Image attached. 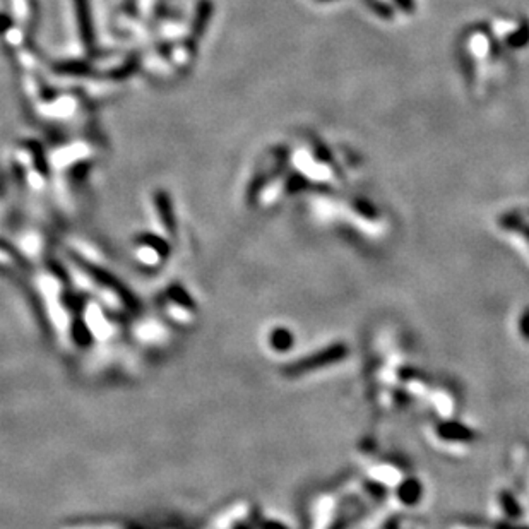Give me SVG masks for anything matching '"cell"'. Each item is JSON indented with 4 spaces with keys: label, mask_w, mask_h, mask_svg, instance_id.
Listing matches in <instances>:
<instances>
[{
    "label": "cell",
    "mask_w": 529,
    "mask_h": 529,
    "mask_svg": "<svg viewBox=\"0 0 529 529\" xmlns=\"http://www.w3.org/2000/svg\"><path fill=\"white\" fill-rule=\"evenodd\" d=\"M348 357V346L343 343H334V345H329L322 350L315 351V353L308 355V357L300 358V360H295L293 364L286 365V368L283 370L286 377H301L307 375V373H313L317 370L327 368V366L339 364Z\"/></svg>",
    "instance_id": "1"
},
{
    "label": "cell",
    "mask_w": 529,
    "mask_h": 529,
    "mask_svg": "<svg viewBox=\"0 0 529 529\" xmlns=\"http://www.w3.org/2000/svg\"><path fill=\"white\" fill-rule=\"evenodd\" d=\"M437 437L449 444H468L475 440V433L466 425L456 422H445L437 426Z\"/></svg>",
    "instance_id": "2"
},
{
    "label": "cell",
    "mask_w": 529,
    "mask_h": 529,
    "mask_svg": "<svg viewBox=\"0 0 529 529\" xmlns=\"http://www.w3.org/2000/svg\"><path fill=\"white\" fill-rule=\"evenodd\" d=\"M75 2V13H77L79 29L84 43H89L91 38V16H89V2L88 0H74Z\"/></svg>",
    "instance_id": "3"
},
{
    "label": "cell",
    "mask_w": 529,
    "mask_h": 529,
    "mask_svg": "<svg viewBox=\"0 0 529 529\" xmlns=\"http://www.w3.org/2000/svg\"><path fill=\"white\" fill-rule=\"evenodd\" d=\"M370 475L377 483H382V485H398L401 482V471L391 464H379L370 471Z\"/></svg>",
    "instance_id": "4"
},
{
    "label": "cell",
    "mask_w": 529,
    "mask_h": 529,
    "mask_svg": "<svg viewBox=\"0 0 529 529\" xmlns=\"http://www.w3.org/2000/svg\"><path fill=\"white\" fill-rule=\"evenodd\" d=\"M422 490V485L417 479H406V482H403L401 485H399L398 497L404 505H413L420 500Z\"/></svg>",
    "instance_id": "5"
},
{
    "label": "cell",
    "mask_w": 529,
    "mask_h": 529,
    "mask_svg": "<svg viewBox=\"0 0 529 529\" xmlns=\"http://www.w3.org/2000/svg\"><path fill=\"white\" fill-rule=\"evenodd\" d=\"M269 345L274 351H288L293 346V334L286 327L274 329L269 334Z\"/></svg>",
    "instance_id": "6"
},
{
    "label": "cell",
    "mask_w": 529,
    "mask_h": 529,
    "mask_svg": "<svg viewBox=\"0 0 529 529\" xmlns=\"http://www.w3.org/2000/svg\"><path fill=\"white\" fill-rule=\"evenodd\" d=\"M156 206H158V211H160V218L163 216V223L166 225V228L173 230L172 204H170V199L166 198L165 194H158L156 195Z\"/></svg>",
    "instance_id": "7"
},
{
    "label": "cell",
    "mask_w": 529,
    "mask_h": 529,
    "mask_svg": "<svg viewBox=\"0 0 529 529\" xmlns=\"http://www.w3.org/2000/svg\"><path fill=\"white\" fill-rule=\"evenodd\" d=\"M502 509H504L505 512L509 514L511 517H519L521 516V511H519V505L516 504V502L512 500L509 495H502Z\"/></svg>",
    "instance_id": "8"
},
{
    "label": "cell",
    "mask_w": 529,
    "mask_h": 529,
    "mask_svg": "<svg viewBox=\"0 0 529 529\" xmlns=\"http://www.w3.org/2000/svg\"><path fill=\"white\" fill-rule=\"evenodd\" d=\"M519 331H521V336L529 341V308H526V311L523 312V315H521Z\"/></svg>",
    "instance_id": "9"
}]
</instances>
